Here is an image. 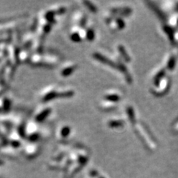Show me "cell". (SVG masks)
<instances>
[{
  "mask_svg": "<svg viewBox=\"0 0 178 178\" xmlns=\"http://www.w3.org/2000/svg\"><path fill=\"white\" fill-rule=\"evenodd\" d=\"M59 57L54 54H42L41 53H35L30 57L29 63L34 66L53 68L59 64Z\"/></svg>",
  "mask_w": 178,
  "mask_h": 178,
  "instance_id": "obj_1",
  "label": "cell"
},
{
  "mask_svg": "<svg viewBox=\"0 0 178 178\" xmlns=\"http://www.w3.org/2000/svg\"><path fill=\"white\" fill-rule=\"evenodd\" d=\"M92 57L93 59H96L97 61H98L100 63L107 65L109 67L120 70V71H121L122 73H123L124 74L127 75V77H129V80L131 79L130 76L128 74L126 68H125V66H124L121 62H119V61H115L114 59H111L110 57H107V56L104 54V53H100V52H93Z\"/></svg>",
  "mask_w": 178,
  "mask_h": 178,
  "instance_id": "obj_2",
  "label": "cell"
},
{
  "mask_svg": "<svg viewBox=\"0 0 178 178\" xmlns=\"http://www.w3.org/2000/svg\"><path fill=\"white\" fill-rule=\"evenodd\" d=\"M25 23V19L23 17L21 19L8 20L4 22H0V34L2 33H10L12 30L18 29Z\"/></svg>",
  "mask_w": 178,
  "mask_h": 178,
  "instance_id": "obj_3",
  "label": "cell"
},
{
  "mask_svg": "<svg viewBox=\"0 0 178 178\" xmlns=\"http://www.w3.org/2000/svg\"><path fill=\"white\" fill-rule=\"evenodd\" d=\"M57 90L58 87L55 85H48L45 89H44L40 93L39 99L42 102H47L51 100L57 99Z\"/></svg>",
  "mask_w": 178,
  "mask_h": 178,
  "instance_id": "obj_4",
  "label": "cell"
},
{
  "mask_svg": "<svg viewBox=\"0 0 178 178\" xmlns=\"http://www.w3.org/2000/svg\"><path fill=\"white\" fill-rule=\"evenodd\" d=\"M40 136V132H39L37 124L35 123L26 124V137L30 143H36L39 139Z\"/></svg>",
  "mask_w": 178,
  "mask_h": 178,
  "instance_id": "obj_5",
  "label": "cell"
},
{
  "mask_svg": "<svg viewBox=\"0 0 178 178\" xmlns=\"http://www.w3.org/2000/svg\"><path fill=\"white\" fill-rule=\"evenodd\" d=\"M70 39L73 42H80L86 39V32L85 28L74 26L71 28L69 35Z\"/></svg>",
  "mask_w": 178,
  "mask_h": 178,
  "instance_id": "obj_6",
  "label": "cell"
},
{
  "mask_svg": "<svg viewBox=\"0 0 178 178\" xmlns=\"http://www.w3.org/2000/svg\"><path fill=\"white\" fill-rule=\"evenodd\" d=\"M20 49L14 44L10 43L8 46V58L9 62L13 65L14 67L19 63V53Z\"/></svg>",
  "mask_w": 178,
  "mask_h": 178,
  "instance_id": "obj_7",
  "label": "cell"
},
{
  "mask_svg": "<svg viewBox=\"0 0 178 178\" xmlns=\"http://www.w3.org/2000/svg\"><path fill=\"white\" fill-rule=\"evenodd\" d=\"M78 65L73 62H68L65 63L59 71V74L62 77H68L73 74V72L77 69Z\"/></svg>",
  "mask_w": 178,
  "mask_h": 178,
  "instance_id": "obj_8",
  "label": "cell"
},
{
  "mask_svg": "<svg viewBox=\"0 0 178 178\" xmlns=\"http://www.w3.org/2000/svg\"><path fill=\"white\" fill-rule=\"evenodd\" d=\"M22 138L23 137L19 134V133L16 129H14V130H11V132L9 134L8 136V142L14 148H18L22 144Z\"/></svg>",
  "mask_w": 178,
  "mask_h": 178,
  "instance_id": "obj_9",
  "label": "cell"
},
{
  "mask_svg": "<svg viewBox=\"0 0 178 178\" xmlns=\"http://www.w3.org/2000/svg\"><path fill=\"white\" fill-rule=\"evenodd\" d=\"M52 111V109L50 107H43L42 109H40L39 110L37 111L35 114L34 116V121L36 123H42V122L45 121L46 120L47 117H49V115L51 114Z\"/></svg>",
  "mask_w": 178,
  "mask_h": 178,
  "instance_id": "obj_10",
  "label": "cell"
},
{
  "mask_svg": "<svg viewBox=\"0 0 178 178\" xmlns=\"http://www.w3.org/2000/svg\"><path fill=\"white\" fill-rule=\"evenodd\" d=\"M108 25H109V28H110L112 31H115V30H119L124 28V27L125 26V22L121 17L115 16L114 19Z\"/></svg>",
  "mask_w": 178,
  "mask_h": 178,
  "instance_id": "obj_11",
  "label": "cell"
},
{
  "mask_svg": "<svg viewBox=\"0 0 178 178\" xmlns=\"http://www.w3.org/2000/svg\"><path fill=\"white\" fill-rule=\"evenodd\" d=\"M73 21L77 26L85 28L87 23V16L81 11H77L73 16Z\"/></svg>",
  "mask_w": 178,
  "mask_h": 178,
  "instance_id": "obj_12",
  "label": "cell"
},
{
  "mask_svg": "<svg viewBox=\"0 0 178 178\" xmlns=\"http://www.w3.org/2000/svg\"><path fill=\"white\" fill-rule=\"evenodd\" d=\"M120 99H121V94L120 92L115 91V90H110V91H106L103 95V100L114 102V103H117L118 101H120Z\"/></svg>",
  "mask_w": 178,
  "mask_h": 178,
  "instance_id": "obj_13",
  "label": "cell"
},
{
  "mask_svg": "<svg viewBox=\"0 0 178 178\" xmlns=\"http://www.w3.org/2000/svg\"><path fill=\"white\" fill-rule=\"evenodd\" d=\"M36 36L34 35V32L30 31L28 33L25 34L22 39V49H27V48H30L32 46L34 39H35Z\"/></svg>",
  "mask_w": 178,
  "mask_h": 178,
  "instance_id": "obj_14",
  "label": "cell"
},
{
  "mask_svg": "<svg viewBox=\"0 0 178 178\" xmlns=\"http://www.w3.org/2000/svg\"><path fill=\"white\" fill-rule=\"evenodd\" d=\"M75 94L74 90L71 88L62 87L57 90V98H71Z\"/></svg>",
  "mask_w": 178,
  "mask_h": 178,
  "instance_id": "obj_15",
  "label": "cell"
},
{
  "mask_svg": "<svg viewBox=\"0 0 178 178\" xmlns=\"http://www.w3.org/2000/svg\"><path fill=\"white\" fill-rule=\"evenodd\" d=\"M71 133V128L68 125H62L57 131V136L61 139H66Z\"/></svg>",
  "mask_w": 178,
  "mask_h": 178,
  "instance_id": "obj_16",
  "label": "cell"
},
{
  "mask_svg": "<svg viewBox=\"0 0 178 178\" xmlns=\"http://www.w3.org/2000/svg\"><path fill=\"white\" fill-rule=\"evenodd\" d=\"M116 107L117 103L107 101V100H103V99H102L101 101L100 102V103H99V108H100L101 110L105 111H112L116 109Z\"/></svg>",
  "mask_w": 178,
  "mask_h": 178,
  "instance_id": "obj_17",
  "label": "cell"
},
{
  "mask_svg": "<svg viewBox=\"0 0 178 178\" xmlns=\"http://www.w3.org/2000/svg\"><path fill=\"white\" fill-rule=\"evenodd\" d=\"M43 47V38L39 37V36H36L35 39H34L33 44H32L31 48L33 51L36 52V53H39L42 51Z\"/></svg>",
  "mask_w": 178,
  "mask_h": 178,
  "instance_id": "obj_18",
  "label": "cell"
},
{
  "mask_svg": "<svg viewBox=\"0 0 178 178\" xmlns=\"http://www.w3.org/2000/svg\"><path fill=\"white\" fill-rule=\"evenodd\" d=\"M124 125V120L120 118H111L108 120L107 125L111 129L120 128Z\"/></svg>",
  "mask_w": 178,
  "mask_h": 178,
  "instance_id": "obj_19",
  "label": "cell"
},
{
  "mask_svg": "<svg viewBox=\"0 0 178 178\" xmlns=\"http://www.w3.org/2000/svg\"><path fill=\"white\" fill-rule=\"evenodd\" d=\"M31 56L27 49H20L19 53V63H26L30 62V59Z\"/></svg>",
  "mask_w": 178,
  "mask_h": 178,
  "instance_id": "obj_20",
  "label": "cell"
},
{
  "mask_svg": "<svg viewBox=\"0 0 178 178\" xmlns=\"http://www.w3.org/2000/svg\"><path fill=\"white\" fill-rule=\"evenodd\" d=\"M82 4L90 12L93 14H97L98 11V8L96 5H94L91 1H82Z\"/></svg>",
  "mask_w": 178,
  "mask_h": 178,
  "instance_id": "obj_21",
  "label": "cell"
},
{
  "mask_svg": "<svg viewBox=\"0 0 178 178\" xmlns=\"http://www.w3.org/2000/svg\"><path fill=\"white\" fill-rule=\"evenodd\" d=\"M85 32H86V40L88 41H93L96 37V32L95 30L91 27H85Z\"/></svg>",
  "mask_w": 178,
  "mask_h": 178,
  "instance_id": "obj_22",
  "label": "cell"
},
{
  "mask_svg": "<svg viewBox=\"0 0 178 178\" xmlns=\"http://www.w3.org/2000/svg\"><path fill=\"white\" fill-rule=\"evenodd\" d=\"M53 10V12L56 15H62L65 13L66 11V7L64 5H54L52 8H50Z\"/></svg>",
  "mask_w": 178,
  "mask_h": 178,
  "instance_id": "obj_23",
  "label": "cell"
},
{
  "mask_svg": "<svg viewBox=\"0 0 178 178\" xmlns=\"http://www.w3.org/2000/svg\"><path fill=\"white\" fill-rule=\"evenodd\" d=\"M117 51L118 52H120V54L122 58L124 59V60L125 61V62H129V59H130V57H129V55L127 54V52L125 51V49L124 48L123 46L120 45H119L117 46Z\"/></svg>",
  "mask_w": 178,
  "mask_h": 178,
  "instance_id": "obj_24",
  "label": "cell"
},
{
  "mask_svg": "<svg viewBox=\"0 0 178 178\" xmlns=\"http://www.w3.org/2000/svg\"><path fill=\"white\" fill-rule=\"evenodd\" d=\"M12 102L11 100L8 97H4V108H3V112H8L11 108Z\"/></svg>",
  "mask_w": 178,
  "mask_h": 178,
  "instance_id": "obj_25",
  "label": "cell"
},
{
  "mask_svg": "<svg viewBox=\"0 0 178 178\" xmlns=\"http://www.w3.org/2000/svg\"><path fill=\"white\" fill-rule=\"evenodd\" d=\"M7 89H8V87H7L6 84L5 83L0 84V97H1L2 95L5 91H6Z\"/></svg>",
  "mask_w": 178,
  "mask_h": 178,
  "instance_id": "obj_26",
  "label": "cell"
},
{
  "mask_svg": "<svg viewBox=\"0 0 178 178\" xmlns=\"http://www.w3.org/2000/svg\"><path fill=\"white\" fill-rule=\"evenodd\" d=\"M2 81H3V80H2V78H1V77H0V84H1V83H5V82H2Z\"/></svg>",
  "mask_w": 178,
  "mask_h": 178,
  "instance_id": "obj_27",
  "label": "cell"
},
{
  "mask_svg": "<svg viewBox=\"0 0 178 178\" xmlns=\"http://www.w3.org/2000/svg\"><path fill=\"white\" fill-rule=\"evenodd\" d=\"M1 164H2V162L0 160V165H1Z\"/></svg>",
  "mask_w": 178,
  "mask_h": 178,
  "instance_id": "obj_28",
  "label": "cell"
}]
</instances>
